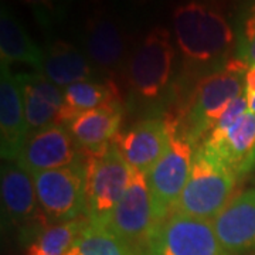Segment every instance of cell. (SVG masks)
I'll return each mask as SVG.
<instances>
[{"instance_id":"obj_17","label":"cell","mask_w":255,"mask_h":255,"mask_svg":"<svg viewBox=\"0 0 255 255\" xmlns=\"http://www.w3.org/2000/svg\"><path fill=\"white\" fill-rule=\"evenodd\" d=\"M122 117L121 102L105 104L81 114L67 128L84 153H100L108 149L119 135Z\"/></svg>"},{"instance_id":"obj_29","label":"cell","mask_w":255,"mask_h":255,"mask_svg":"<svg viewBox=\"0 0 255 255\" xmlns=\"http://www.w3.org/2000/svg\"><path fill=\"white\" fill-rule=\"evenodd\" d=\"M64 255H82V254L80 253V250L77 248V246L74 244V246L71 247V250H70V251H67Z\"/></svg>"},{"instance_id":"obj_15","label":"cell","mask_w":255,"mask_h":255,"mask_svg":"<svg viewBox=\"0 0 255 255\" xmlns=\"http://www.w3.org/2000/svg\"><path fill=\"white\" fill-rule=\"evenodd\" d=\"M201 149L241 176L255 164V114L247 112L224 130L213 129Z\"/></svg>"},{"instance_id":"obj_5","label":"cell","mask_w":255,"mask_h":255,"mask_svg":"<svg viewBox=\"0 0 255 255\" xmlns=\"http://www.w3.org/2000/svg\"><path fill=\"white\" fill-rule=\"evenodd\" d=\"M174 55L169 28H150L129 55L127 75L130 88L146 100L157 98L170 81Z\"/></svg>"},{"instance_id":"obj_21","label":"cell","mask_w":255,"mask_h":255,"mask_svg":"<svg viewBox=\"0 0 255 255\" xmlns=\"http://www.w3.org/2000/svg\"><path fill=\"white\" fill-rule=\"evenodd\" d=\"M44 51L28 36L26 28L11 13L1 4L0 11V61L1 64L20 63L33 67L41 73Z\"/></svg>"},{"instance_id":"obj_25","label":"cell","mask_w":255,"mask_h":255,"mask_svg":"<svg viewBox=\"0 0 255 255\" xmlns=\"http://www.w3.org/2000/svg\"><path fill=\"white\" fill-rule=\"evenodd\" d=\"M23 4L33 10L38 21L44 26H51L55 18L63 13L68 0H20Z\"/></svg>"},{"instance_id":"obj_27","label":"cell","mask_w":255,"mask_h":255,"mask_svg":"<svg viewBox=\"0 0 255 255\" xmlns=\"http://www.w3.org/2000/svg\"><path fill=\"white\" fill-rule=\"evenodd\" d=\"M246 92L255 94V65H251L246 74Z\"/></svg>"},{"instance_id":"obj_7","label":"cell","mask_w":255,"mask_h":255,"mask_svg":"<svg viewBox=\"0 0 255 255\" xmlns=\"http://www.w3.org/2000/svg\"><path fill=\"white\" fill-rule=\"evenodd\" d=\"M31 176L40 209L48 226L85 217L84 160Z\"/></svg>"},{"instance_id":"obj_6","label":"cell","mask_w":255,"mask_h":255,"mask_svg":"<svg viewBox=\"0 0 255 255\" xmlns=\"http://www.w3.org/2000/svg\"><path fill=\"white\" fill-rule=\"evenodd\" d=\"M82 51L94 68L114 75L127 68L129 60L128 36L119 18L101 0H91L81 31Z\"/></svg>"},{"instance_id":"obj_18","label":"cell","mask_w":255,"mask_h":255,"mask_svg":"<svg viewBox=\"0 0 255 255\" xmlns=\"http://www.w3.org/2000/svg\"><path fill=\"white\" fill-rule=\"evenodd\" d=\"M27 124V136L55 124L64 101V91L40 71L20 74Z\"/></svg>"},{"instance_id":"obj_2","label":"cell","mask_w":255,"mask_h":255,"mask_svg":"<svg viewBox=\"0 0 255 255\" xmlns=\"http://www.w3.org/2000/svg\"><path fill=\"white\" fill-rule=\"evenodd\" d=\"M176 43L183 57L194 64L223 58L234 44V31L217 7L201 0H184L172 16Z\"/></svg>"},{"instance_id":"obj_11","label":"cell","mask_w":255,"mask_h":255,"mask_svg":"<svg viewBox=\"0 0 255 255\" xmlns=\"http://www.w3.org/2000/svg\"><path fill=\"white\" fill-rule=\"evenodd\" d=\"M177 133L179 121L176 118L145 119L119 133L114 143L133 170L147 176L163 157Z\"/></svg>"},{"instance_id":"obj_14","label":"cell","mask_w":255,"mask_h":255,"mask_svg":"<svg viewBox=\"0 0 255 255\" xmlns=\"http://www.w3.org/2000/svg\"><path fill=\"white\" fill-rule=\"evenodd\" d=\"M27 139V124L20 74L1 64L0 71V155L6 162H16Z\"/></svg>"},{"instance_id":"obj_23","label":"cell","mask_w":255,"mask_h":255,"mask_svg":"<svg viewBox=\"0 0 255 255\" xmlns=\"http://www.w3.org/2000/svg\"><path fill=\"white\" fill-rule=\"evenodd\" d=\"M82 255H142L104 226L87 223L75 241Z\"/></svg>"},{"instance_id":"obj_24","label":"cell","mask_w":255,"mask_h":255,"mask_svg":"<svg viewBox=\"0 0 255 255\" xmlns=\"http://www.w3.org/2000/svg\"><path fill=\"white\" fill-rule=\"evenodd\" d=\"M238 51L240 58H243L250 65H255V1L248 9L243 21Z\"/></svg>"},{"instance_id":"obj_1","label":"cell","mask_w":255,"mask_h":255,"mask_svg":"<svg viewBox=\"0 0 255 255\" xmlns=\"http://www.w3.org/2000/svg\"><path fill=\"white\" fill-rule=\"evenodd\" d=\"M250 67L243 58L236 57L196 84L182 115V135L193 145L214 129L233 101L246 94V74Z\"/></svg>"},{"instance_id":"obj_9","label":"cell","mask_w":255,"mask_h":255,"mask_svg":"<svg viewBox=\"0 0 255 255\" xmlns=\"http://www.w3.org/2000/svg\"><path fill=\"white\" fill-rule=\"evenodd\" d=\"M142 255H227L211 221L170 213L157 226Z\"/></svg>"},{"instance_id":"obj_13","label":"cell","mask_w":255,"mask_h":255,"mask_svg":"<svg viewBox=\"0 0 255 255\" xmlns=\"http://www.w3.org/2000/svg\"><path fill=\"white\" fill-rule=\"evenodd\" d=\"M78 149L68 128L53 124L28 135L16 162L31 174L54 170L78 162Z\"/></svg>"},{"instance_id":"obj_8","label":"cell","mask_w":255,"mask_h":255,"mask_svg":"<svg viewBox=\"0 0 255 255\" xmlns=\"http://www.w3.org/2000/svg\"><path fill=\"white\" fill-rule=\"evenodd\" d=\"M128 246L143 253L146 244L159 226L152 204L147 179L143 173L132 170L124 196L102 224Z\"/></svg>"},{"instance_id":"obj_20","label":"cell","mask_w":255,"mask_h":255,"mask_svg":"<svg viewBox=\"0 0 255 255\" xmlns=\"http://www.w3.org/2000/svg\"><path fill=\"white\" fill-rule=\"evenodd\" d=\"M121 102L118 85L112 80L81 81L64 88V101L55 124L67 127L87 111L95 110L105 104Z\"/></svg>"},{"instance_id":"obj_12","label":"cell","mask_w":255,"mask_h":255,"mask_svg":"<svg viewBox=\"0 0 255 255\" xmlns=\"http://www.w3.org/2000/svg\"><path fill=\"white\" fill-rule=\"evenodd\" d=\"M0 190L3 214L14 227L28 233L36 226H48L38 204L33 176L17 162H7L1 167Z\"/></svg>"},{"instance_id":"obj_4","label":"cell","mask_w":255,"mask_h":255,"mask_svg":"<svg viewBox=\"0 0 255 255\" xmlns=\"http://www.w3.org/2000/svg\"><path fill=\"white\" fill-rule=\"evenodd\" d=\"M132 167L115 143L100 153H84L85 219L102 224L127 190Z\"/></svg>"},{"instance_id":"obj_26","label":"cell","mask_w":255,"mask_h":255,"mask_svg":"<svg viewBox=\"0 0 255 255\" xmlns=\"http://www.w3.org/2000/svg\"><path fill=\"white\" fill-rule=\"evenodd\" d=\"M247 112H248V101H247V95L244 94L228 105L227 110L224 111V114L221 115V118L217 122V125L214 127V129H220V130L227 129L231 125H234Z\"/></svg>"},{"instance_id":"obj_22","label":"cell","mask_w":255,"mask_h":255,"mask_svg":"<svg viewBox=\"0 0 255 255\" xmlns=\"http://www.w3.org/2000/svg\"><path fill=\"white\" fill-rule=\"evenodd\" d=\"M88 220H77L50 224L33 237L26 255H64L71 250Z\"/></svg>"},{"instance_id":"obj_19","label":"cell","mask_w":255,"mask_h":255,"mask_svg":"<svg viewBox=\"0 0 255 255\" xmlns=\"http://www.w3.org/2000/svg\"><path fill=\"white\" fill-rule=\"evenodd\" d=\"M94 70L85 53L65 40H55L44 50L41 73L60 88L91 80Z\"/></svg>"},{"instance_id":"obj_16","label":"cell","mask_w":255,"mask_h":255,"mask_svg":"<svg viewBox=\"0 0 255 255\" xmlns=\"http://www.w3.org/2000/svg\"><path fill=\"white\" fill-rule=\"evenodd\" d=\"M211 224L227 255L255 250V189L233 197Z\"/></svg>"},{"instance_id":"obj_3","label":"cell","mask_w":255,"mask_h":255,"mask_svg":"<svg viewBox=\"0 0 255 255\" xmlns=\"http://www.w3.org/2000/svg\"><path fill=\"white\" fill-rule=\"evenodd\" d=\"M237 177V174L199 147L193 156L189 180L172 213L213 221L231 200Z\"/></svg>"},{"instance_id":"obj_10","label":"cell","mask_w":255,"mask_h":255,"mask_svg":"<svg viewBox=\"0 0 255 255\" xmlns=\"http://www.w3.org/2000/svg\"><path fill=\"white\" fill-rule=\"evenodd\" d=\"M194 145L182 133L172 139L163 157L146 176L157 223L160 224L180 199L189 180Z\"/></svg>"},{"instance_id":"obj_28","label":"cell","mask_w":255,"mask_h":255,"mask_svg":"<svg viewBox=\"0 0 255 255\" xmlns=\"http://www.w3.org/2000/svg\"><path fill=\"white\" fill-rule=\"evenodd\" d=\"M247 101H248V111L255 114V94H248L246 92Z\"/></svg>"}]
</instances>
